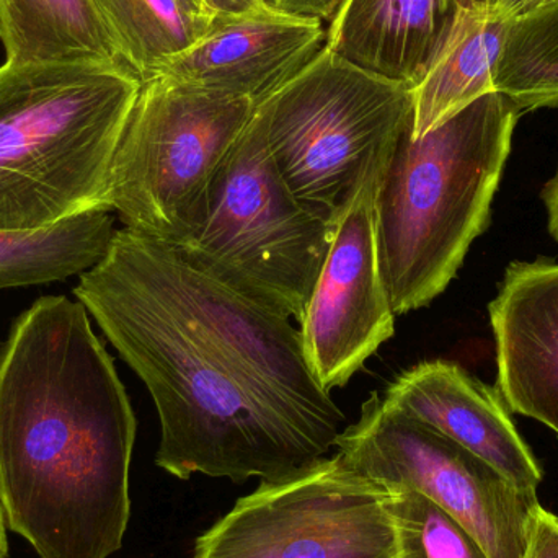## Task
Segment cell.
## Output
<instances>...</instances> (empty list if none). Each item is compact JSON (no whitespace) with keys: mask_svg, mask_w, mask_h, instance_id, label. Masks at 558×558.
Wrapping results in <instances>:
<instances>
[{"mask_svg":"<svg viewBox=\"0 0 558 558\" xmlns=\"http://www.w3.org/2000/svg\"><path fill=\"white\" fill-rule=\"evenodd\" d=\"M74 295L149 390L156 464L172 477L281 481L335 448L347 416L315 379L301 331L166 242L117 229Z\"/></svg>","mask_w":558,"mask_h":558,"instance_id":"cell-1","label":"cell"},{"mask_svg":"<svg viewBox=\"0 0 558 558\" xmlns=\"http://www.w3.org/2000/svg\"><path fill=\"white\" fill-rule=\"evenodd\" d=\"M137 420L81 301L43 295L0 341V504L41 558H110Z\"/></svg>","mask_w":558,"mask_h":558,"instance_id":"cell-2","label":"cell"},{"mask_svg":"<svg viewBox=\"0 0 558 558\" xmlns=\"http://www.w3.org/2000/svg\"><path fill=\"white\" fill-rule=\"evenodd\" d=\"M521 110L490 92L425 136L397 141L377 195L384 281L396 315L435 301L490 221Z\"/></svg>","mask_w":558,"mask_h":558,"instance_id":"cell-3","label":"cell"},{"mask_svg":"<svg viewBox=\"0 0 558 558\" xmlns=\"http://www.w3.org/2000/svg\"><path fill=\"white\" fill-rule=\"evenodd\" d=\"M141 85L118 61L0 68V231L110 211L111 163Z\"/></svg>","mask_w":558,"mask_h":558,"instance_id":"cell-4","label":"cell"},{"mask_svg":"<svg viewBox=\"0 0 558 558\" xmlns=\"http://www.w3.org/2000/svg\"><path fill=\"white\" fill-rule=\"evenodd\" d=\"M333 229L292 195L254 114L216 175L202 221L169 245L209 277L301 324Z\"/></svg>","mask_w":558,"mask_h":558,"instance_id":"cell-5","label":"cell"},{"mask_svg":"<svg viewBox=\"0 0 558 558\" xmlns=\"http://www.w3.org/2000/svg\"><path fill=\"white\" fill-rule=\"evenodd\" d=\"M255 114L292 195L335 225L367 170L412 124V88L324 48Z\"/></svg>","mask_w":558,"mask_h":558,"instance_id":"cell-6","label":"cell"},{"mask_svg":"<svg viewBox=\"0 0 558 558\" xmlns=\"http://www.w3.org/2000/svg\"><path fill=\"white\" fill-rule=\"evenodd\" d=\"M247 97L150 78L118 144L107 206L124 228L177 244L202 221L209 192L254 118Z\"/></svg>","mask_w":558,"mask_h":558,"instance_id":"cell-7","label":"cell"},{"mask_svg":"<svg viewBox=\"0 0 558 558\" xmlns=\"http://www.w3.org/2000/svg\"><path fill=\"white\" fill-rule=\"evenodd\" d=\"M193 558H402L392 495L340 452L239 498Z\"/></svg>","mask_w":558,"mask_h":558,"instance_id":"cell-8","label":"cell"},{"mask_svg":"<svg viewBox=\"0 0 558 558\" xmlns=\"http://www.w3.org/2000/svg\"><path fill=\"white\" fill-rule=\"evenodd\" d=\"M335 448L389 494L418 492L471 531L490 558H523L537 494L374 392Z\"/></svg>","mask_w":558,"mask_h":558,"instance_id":"cell-9","label":"cell"},{"mask_svg":"<svg viewBox=\"0 0 558 558\" xmlns=\"http://www.w3.org/2000/svg\"><path fill=\"white\" fill-rule=\"evenodd\" d=\"M390 157L367 170L338 215L330 251L299 324L308 366L327 392L347 386L396 333L377 239V195Z\"/></svg>","mask_w":558,"mask_h":558,"instance_id":"cell-10","label":"cell"},{"mask_svg":"<svg viewBox=\"0 0 558 558\" xmlns=\"http://www.w3.org/2000/svg\"><path fill=\"white\" fill-rule=\"evenodd\" d=\"M325 43L320 20L270 10L219 23L202 41L170 58L156 77L247 97L258 107L307 68Z\"/></svg>","mask_w":558,"mask_h":558,"instance_id":"cell-11","label":"cell"},{"mask_svg":"<svg viewBox=\"0 0 558 558\" xmlns=\"http://www.w3.org/2000/svg\"><path fill=\"white\" fill-rule=\"evenodd\" d=\"M384 397L500 472L537 494L543 471L511 420L498 390L451 361H423L403 371Z\"/></svg>","mask_w":558,"mask_h":558,"instance_id":"cell-12","label":"cell"},{"mask_svg":"<svg viewBox=\"0 0 558 558\" xmlns=\"http://www.w3.org/2000/svg\"><path fill=\"white\" fill-rule=\"evenodd\" d=\"M488 311L501 399L558 435V264H511Z\"/></svg>","mask_w":558,"mask_h":558,"instance_id":"cell-13","label":"cell"},{"mask_svg":"<svg viewBox=\"0 0 558 558\" xmlns=\"http://www.w3.org/2000/svg\"><path fill=\"white\" fill-rule=\"evenodd\" d=\"M464 0H344L325 48L356 68L415 87L454 26Z\"/></svg>","mask_w":558,"mask_h":558,"instance_id":"cell-14","label":"cell"},{"mask_svg":"<svg viewBox=\"0 0 558 558\" xmlns=\"http://www.w3.org/2000/svg\"><path fill=\"white\" fill-rule=\"evenodd\" d=\"M510 16L474 0L462 7L442 48L412 88V136L422 137L494 90Z\"/></svg>","mask_w":558,"mask_h":558,"instance_id":"cell-15","label":"cell"},{"mask_svg":"<svg viewBox=\"0 0 558 558\" xmlns=\"http://www.w3.org/2000/svg\"><path fill=\"white\" fill-rule=\"evenodd\" d=\"M5 64L121 62L92 0H0Z\"/></svg>","mask_w":558,"mask_h":558,"instance_id":"cell-16","label":"cell"},{"mask_svg":"<svg viewBox=\"0 0 558 558\" xmlns=\"http://www.w3.org/2000/svg\"><path fill=\"white\" fill-rule=\"evenodd\" d=\"M121 62L141 82L222 22L202 0H92Z\"/></svg>","mask_w":558,"mask_h":558,"instance_id":"cell-17","label":"cell"},{"mask_svg":"<svg viewBox=\"0 0 558 558\" xmlns=\"http://www.w3.org/2000/svg\"><path fill=\"white\" fill-rule=\"evenodd\" d=\"M110 211H90L38 231H0V291L81 277L107 254Z\"/></svg>","mask_w":558,"mask_h":558,"instance_id":"cell-18","label":"cell"},{"mask_svg":"<svg viewBox=\"0 0 558 558\" xmlns=\"http://www.w3.org/2000/svg\"><path fill=\"white\" fill-rule=\"evenodd\" d=\"M494 90L510 98L521 113L558 110V0H544L510 20Z\"/></svg>","mask_w":558,"mask_h":558,"instance_id":"cell-19","label":"cell"},{"mask_svg":"<svg viewBox=\"0 0 558 558\" xmlns=\"http://www.w3.org/2000/svg\"><path fill=\"white\" fill-rule=\"evenodd\" d=\"M390 495L402 558H490L468 527L425 495Z\"/></svg>","mask_w":558,"mask_h":558,"instance_id":"cell-20","label":"cell"},{"mask_svg":"<svg viewBox=\"0 0 558 558\" xmlns=\"http://www.w3.org/2000/svg\"><path fill=\"white\" fill-rule=\"evenodd\" d=\"M523 558H558V517L537 508L531 527L530 544Z\"/></svg>","mask_w":558,"mask_h":558,"instance_id":"cell-21","label":"cell"},{"mask_svg":"<svg viewBox=\"0 0 558 558\" xmlns=\"http://www.w3.org/2000/svg\"><path fill=\"white\" fill-rule=\"evenodd\" d=\"M344 0H267L268 5L281 13L301 19L331 22Z\"/></svg>","mask_w":558,"mask_h":558,"instance_id":"cell-22","label":"cell"},{"mask_svg":"<svg viewBox=\"0 0 558 558\" xmlns=\"http://www.w3.org/2000/svg\"><path fill=\"white\" fill-rule=\"evenodd\" d=\"M202 2L208 5L222 22L274 10L268 5L267 0H202Z\"/></svg>","mask_w":558,"mask_h":558,"instance_id":"cell-23","label":"cell"},{"mask_svg":"<svg viewBox=\"0 0 558 558\" xmlns=\"http://www.w3.org/2000/svg\"><path fill=\"white\" fill-rule=\"evenodd\" d=\"M543 202L547 211V229L558 244V170L543 190Z\"/></svg>","mask_w":558,"mask_h":558,"instance_id":"cell-24","label":"cell"},{"mask_svg":"<svg viewBox=\"0 0 558 558\" xmlns=\"http://www.w3.org/2000/svg\"><path fill=\"white\" fill-rule=\"evenodd\" d=\"M492 9L497 12L504 13V15L513 16L520 15V13L526 12V10L533 9V7L539 5L544 0H485Z\"/></svg>","mask_w":558,"mask_h":558,"instance_id":"cell-25","label":"cell"},{"mask_svg":"<svg viewBox=\"0 0 558 558\" xmlns=\"http://www.w3.org/2000/svg\"><path fill=\"white\" fill-rule=\"evenodd\" d=\"M7 554H9V543H7L5 513L0 504V558H7Z\"/></svg>","mask_w":558,"mask_h":558,"instance_id":"cell-26","label":"cell"}]
</instances>
